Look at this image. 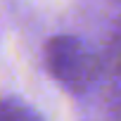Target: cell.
<instances>
[{
    "mask_svg": "<svg viewBox=\"0 0 121 121\" xmlns=\"http://www.w3.org/2000/svg\"><path fill=\"white\" fill-rule=\"evenodd\" d=\"M45 64L67 90H83L93 78L90 52L71 36H55L45 45Z\"/></svg>",
    "mask_w": 121,
    "mask_h": 121,
    "instance_id": "cell-1",
    "label": "cell"
},
{
    "mask_svg": "<svg viewBox=\"0 0 121 121\" xmlns=\"http://www.w3.org/2000/svg\"><path fill=\"white\" fill-rule=\"evenodd\" d=\"M0 121H40V116L17 100H0Z\"/></svg>",
    "mask_w": 121,
    "mask_h": 121,
    "instance_id": "cell-2",
    "label": "cell"
}]
</instances>
